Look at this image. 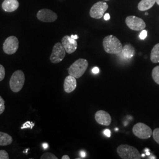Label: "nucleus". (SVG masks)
<instances>
[{
	"label": "nucleus",
	"instance_id": "obj_1",
	"mask_svg": "<svg viewBox=\"0 0 159 159\" xmlns=\"http://www.w3.org/2000/svg\"><path fill=\"white\" fill-rule=\"evenodd\" d=\"M102 46L104 51L111 54H119L123 48L121 41L113 35L104 37L102 41Z\"/></svg>",
	"mask_w": 159,
	"mask_h": 159
},
{
	"label": "nucleus",
	"instance_id": "obj_2",
	"mask_svg": "<svg viewBox=\"0 0 159 159\" xmlns=\"http://www.w3.org/2000/svg\"><path fill=\"white\" fill-rule=\"evenodd\" d=\"M89 66V62L84 58H79L73 63L68 68V74L79 79L84 74Z\"/></svg>",
	"mask_w": 159,
	"mask_h": 159
},
{
	"label": "nucleus",
	"instance_id": "obj_3",
	"mask_svg": "<svg viewBox=\"0 0 159 159\" xmlns=\"http://www.w3.org/2000/svg\"><path fill=\"white\" fill-rule=\"evenodd\" d=\"M117 152L123 159H140L142 155L136 148L127 144H121L117 148Z\"/></svg>",
	"mask_w": 159,
	"mask_h": 159
},
{
	"label": "nucleus",
	"instance_id": "obj_4",
	"mask_svg": "<svg viewBox=\"0 0 159 159\" xmlns=\"http://www.w3.org/2000/svg\"><path fill=\"white\" fill-rule=\"evenodd\" d=\"M25 74L21 70H17L12 74L10 80V87L12 91L18 93L23 89L25 83Z\"/></svg>",
	"mask_w": 159,
	"mask_h": 159
},
{
	"label": "nucleus",
	"instance_id": "obj_5",
	"mask_svg": "<svg viewBox=\"0 0 159 159\" xmlns=\"http://www.w3.org/2000/svg\"><path fill=\"white\" fill-rule=\"evenodd\" d=\"M133 133L140 139H148L152 136L153 132L152 129L143 123H138L133 127Z\"/></svg>",
	"mask_w": 159,
	"mask_h": 159
},
{
	"label": "nucleus",
	"instance_id": "obj_6",
	"mask_svg": "<svg viewBox=\"0 0 159 159\" xmlns=\"http://www.w3.org/2000/svg\"><path fill=\"white\" fill-rule=\"evenodd\" d=\"M66 51L61 43H57L52 48L50 60L52 63L57 64L62 61L66 57Z\"/></svg>",
	"mask_w": 159,
	"mask_h": 159
},
{
	"label": "nucleus",
	"instance_id": "obj_7",
	"mask_svg": "<svg viewBox=\"0 0 159 159\" xmlns=\"http://www.w3.org/2000/svg\"><path fill=\"white\" fill-rule=\"evenodd\" d=\"M19 47V41L16 36H10L3 44V51L8 55L14 54L17 52Z\"/></svg>",
	"mask_w": 159,
	"mask_h": 159
},
{
	"label": "nucleus",
	"instance_id": "obj_8",
	"mask_svg": "<svg viewBox=\"0 0 159 159\" xmlns=\"http://www.w3.org/2000/svg\"><path fill=\"white\" fill-rule=\"evenodd\" d=\"M108 8V4L106 2L103 1L97 2L92 6L90 9V17L95 19L102 18Z\"/></svg>",
	"mask_w": 159,
	"mask_h": 159
},
{
	"label": "nucleus",
	"instance_id": "obj_9",
	"mask_svg": "<svg viewBox=\"0 0 159 159\" xmlns=\"http://www.w3.org/2000/svg\"><path fill=\"white\" fill-rule=\"evenodd\" d=\"M125 24L129 29L134 31H141L146 28V23L139 17L130 16L125 18Z\"/></svg>",
	"mask_w": 159,
	"mask_h": 159
},
{
	"label": "nucleus",
	"instance_id": "obj_10",
	"mask_svg": "<svg viewBox=\"0 0 159 159\" xmlns=\"http://www.w3.org/2000/svg\"><path fill=\"white\" fill-rule=\"evenodd\" d=\"M37 18L43 22L52 23L56 21L57 15L56 12L49 9H41L37 14Z\"/></svg>",
	"mask_w": 159,
	"mask_h": 159
},
{
	"label": "nucleus",
	"instance_id": "obj_11",
	"mask_svg": "<svg viewBox=\"0 0 159 159\" xmlns=\"http://www.w3.org/2000/svg\"><path fill=\"white\" fill-rule=\"evenodd\" d=\"M61 44L68 54H72L77 48V42L69 35H65L61 40Z\"/></svg>",
	"mask_w": 159,
	"mask_h": 159
},
{
	"label": "nucleus",
	"instance_id": "obj_12",
	"mask_svg": "<svg viewBox=\"0 0 159 159\" xmlns=\"http://www.w3.org/2000/svg\"><path fill=\"white\" fill-rule=\"evenodd\" d=\"M94 118L97 123L103 125H109L111 123V117L110 115L104 110H99L97 111Z\"/></svg>",
	"mask_w": 159,
	"mask_h": 159
},
{
	"label": "nucleus",
	"instance_id": "obj_13",
	"mask_svg": "<svg viewBox=\"0 0 159 159\" xmlns=\"http://www.w3.org/2000/svg\"><path fill=\"white\" fill-rule=\"evenodd\" d=\"M77 79L69 75L66 77L64 82V90L66 93H70L74 91L77 87Z\"/></svg>",
	"mask_w": 159,
	"mask_h": 159
},
{
	"label": "nucleus",
	"instance_id": "obj_14",
	"mask_svg": "<svg viewBox=\"0 0 159 159\" xmlns=\"http://www.w3.org/2000/svg\"><path fill=\"white\" fill-rule=\"evenodd\" d=\"M18 7L19 2L17 0H4L2 4V8L8 12L15 11Z\"/></svg>",
	"mask_w": 159,
	"mask_h": 159
},
{
	"label": "nucleus",
	"instance_id": "obj_15",
	"mask_svg": "<svg viewBox=\"0 0 159 159\" xmlns=\"http://www.w3.org/2000/svg\"><path fill=\"white\" fill-rule=\"evenodd\" d=\"M119 54L120 57L125 60H129L134 57L135 54V50L131 44H126L123 47L122 51Z\"/></svg>",
	"mask_w": 159,
	"mask_h": 159
},
{
	"label": "nucleus",
	"instance_id": "obj_16",
	"mask_svg": "<svg viewBox=\"0 0 159 159\" xmlns=\"http://www.w3.org/2000/svg\"><path fill=\"white\" fill-rule=\"evenodd\" d=\"M156 2V0H141L138 4V9L141 11H144L150 9Z\"/></svg>",
	"mask_w": 159,
	"mask_h": 159
},
{
	"label": "nucleus",
	"instance_id": "obj_17",
	"mask_svg": "<svg viewBox=\"0 0 159 159\" xmlns=\"http://www.w3.org/2000/svg\"><path fill=\"white\" fill-rule=\"evenodd\" d=\"M13 141L12 137L8 134L0 131V146H7L11 144Z\"/></svg>",
	"mask_w": 159,
	"mask_h": 159
},
{
	"label": "nucleus",
	"instance_id": "obj_18",
	"mask_svg": "<svg viewBox=\"0 0 159 159\" xmlns=\"http://www.w3.org/2000/svg\"><path fill=\"white\" fill-rule=\"evenodd\" d=\"M150 60L153 63H159V43L154 46L150 54Z\"/></svg>",
	"mask_w": 159,
	"mask_h": 159
},
{
	"label": "nucleus",
	"instance_id": "obj_19",
	"mask_svg": "<svg viewBox=\"0 0 159 159\" xmlns=\"http://www.w3.org/2000/svg\"><path fill=\"white\" fill-rule=\"evenodd\" d=\"M152 75L154 82L159 85V66L155 67L153 69Z\"/></svg>",
	"mask_w": 159,
	"mask_h": 159
},
{
	"label": "nucleus",
	"instance_id": "obj_20",
	"mask_svg": "<svg viewBox=\"0 0 159 159\" xmlns=\"http://www.w3.org/2000/svg\"><path fill=\"white\" fill-rule=\"evenodd\" d=\"M41 159H57L58 157H56V156H55L54 154L49 153V152H47L43 154L41 157Z\"/></svg>",
	"mask_w": 159,
	"mask_h": 159
},
{
	"label": "nucleus",
	"instance_id": "obj_21",
	"mask_svg": "<svg viewBox=\"0 0 159 159\" xmlns=\"http://www.w3.org/2000/svg\"><path fill=\"white\" fill-rule=\"evenodd\" d=\"M152 135L153 137L154 141L159 144V128L155 129L154 130Z\"/></svg>",
	"mask_w": 159,
	"mask_h": 159
},
{
	"label": "nucleus",
	"instance_id": "obj_22",
	"mask_svg": "<svg viewBox=\"0 0 159 159\" xmlns=\"http://www.w3.org/2000/svg\"><path fill=\"white\" fill-rule=\"evenodd\" d=\"M5 108V101L2 97L0 96V114H2L4 113Z\"/></svg>",
	"mask_w": 159,
	"mask_h": 159
},
{
	"label": "nucleus",
	"instance_id": "obj_23",
	"mask_svg": "<svg viewBox=\"0 0 159 159\" xmlns=\"http://www.w3.org/2000/svg\"><path fill=\"white\" fill-rule=\"evenodd\" d=\"M6 75V70L4 66L1 64H0V81H2L4 79Z\"/></svg>",
	"mask_w": 159,
	"mask_h": 159
},
{
	"label": "nucleus",
	"instance_id": "obj_24",
	"mask_svg": "<svg viewBox=\"0 0 159 159\" xmlns=\"http://www.w3.org/2000/svg\"><path fill=\"white\" fill-rule=\"evenodd\" d=\"M8 153L4 150H0V159H9Z\"/></svg>",
	"mask_w": 159,
	"mask_h": 159
},
{
	"label": "nucleus",
	"instance_id": "obj_25",
	"mask_svg": "<svg viewBox=\"0 0 159 159\" xmlns=\"http://www.w3.org/2000/svg\"><path fill=\"white\" fill-rule=\"evenodd\" d=\"M148 36V31L145 30H143L139 34V38L141 40H144Z\"/></svg>",
	"mask_w": 159,
	"mask_h": 159
},
{
	"label": "nucleus",
	"instance_id": "obj_26",
	"mask_svg": "<svg viewBox=\"0 0 159 159\" xmlns=\"http://www.w3.org/2000/svg\"><path fill=\"white\" fill-rule=\"evenodd\" d=\"M34 124L33 123H32L31 122H30V121H27V122H26L25 123H24V125H23V127H21V129H26V128H33V127L34 126Z\"/></svg>",
	"mask_w": 159,
	"mask_h": 159
},
{
	"label": "nucleus",
	"instance_id": "obj_27",
	"mask_svg": "<svg viewBox=\"0 0 159 159\" xmlns=\"http://www.w3.org/2000/svg\"><path fill=\"white\" fill-rule=\"evenodd\" d=\"M104 134L106 136H107V137H110L111 136V131L108 129H106L104 131Z\"/></svg>",
	"mask_w": 159,
	"mask_h": 159
},
{
	"label": "nucleus",
	"instance_id": "obj_28",
	"mask_svg": "<svg viewBox=\"0 0 159 159\" xmlns=\"http://www.w3.org/2000/svg\"><path fill=\"white\" fill-rule=\"evenodd\" d=\"M99 71H100V69L97 67H95L92 69V72L94 74H98L99 73Z\"/></svg>",
	"mask_w": 159,
	"mask_h": 159
},
{
	"label": "nucleus",
	"instance_id": "obj_29",
	"mask_svg": "<svg viewBox=\"0 0 159 159\" xmlns=\"http://www.w3.org/2000/svg\"><path fill=\"white\" fill-rule=\"evenodd\" d=\"M104 19L106 21L109 20L110 19V14H109L108 13L106 14L104 16Z\"/></svg>",
	"mask_w": 159,
	"mask_h": 159
},
{
	"label": "nucleus",
	"instance_id": "obj_30",
	"mask_svg": "<svg viewBox=\"0 0 159 159\" xmlns=\"http://www.w3.org/2000/svg\"><path fill=\"white\" fill-rule=\"evenodd\" d=\"M80 154H81V156L83 158H84L85 156H86V153H85V152H83V151L81 152Z\"/></svg>",
	"mask_w": 159,
	"mask_h": 159
},
{
	"label": "nucleus",
	"instance_id": "obj_31",
	"mask_svg": "<svg viewBox=\"0 0 159 159\" xmlns=\"http://www.w3.org/2000/svg\"><path fill=\"white\" fill-rule=\"evenodd\" d=\"M70 37H71L72 39H74V40H77V39H79V37H78V35H71Z\"/></svg>",
	"mask_w": 159,
	"mask_h": 159
},
{
	"label": "nucleus",
	"instance_id": "obj_32",
	"mask_svg": "<svg viewBox=\"0 0 159 159\" xmlns=\"http://www.w3.org/2000/svg\"><path fill=\"white\" fill-rule=\"evenodd\" d=\"M145 152H146V154L148 156H150V150L148 148H146L145 149Z\"/></svg>",
	"mask_w": 159,
	"mask_h": 159
},
{
	"label": "nucleus",
	"instance_id": "obj_33",
	"mask_svg": "<svg viewBox=\"0 0 159 159\" xmlns=\"http://www.w3.org/2000/svg\"><path fill=\"white\" fill-rule=\"evenodd\" d=\"M62 159H70V157L68 156V155H64L63 156V157H61Z\"/></svg>",
	"mask_w": 159,
	"mask_h": 159
},
{
	"label": "nucleus",
	"instance_id": "obj_34",
	"mask_svg": "<svg viewBox=\"0 0 159 159\" xmlns=\"http://www.w3.org/2000/svg\"><path fill=\"white\" fill-rule=\"evenodd\" d=\"M43 148H48V144H47V143H44L43 144Z\"/></svg>",
	"mask_w": 159,
	"mask_h": 159
},
{
	"label": "nucleus",
	"instance_id": "obj_35",
	"mask_svg": "<svg viewBox=\"0 0 159 159\" xmlns=\"http://www.w3.org/2000/svg\"><path fill=\"white\" fill-rule=\"evenodd\" d=\"M149 159H156V157H155L154 156H152V157H149Z\"/></svg>",
	"mask_w": 159,
	"mask_h": 159
},
{
	"label": "nucleus",
	"instance_id": "obj_36",
	"mask_svg": "<svg viewBox=\"0 0 159 159\" xmlns=\"http://www.w3.org/2000/svg\"><path fill=\"white\" fill-rule=\"evenodd\" d=\"M156 2H157V5H159V0H156Z\"/></svg>",
	"mask_w": 159,
	"mask_h": 159
},
{
	"label": "nucleus",
	"instance_id": "obj_37",
	"mask_svg": "<svg viewBox=\"0 0 159 159\" xmlns=\"http://www.w3.org/2000/svg\"><path fill=\"white\" fill-rule=\"evenodd\" d=\"M144 156H145V154H142V157H144Z\"/></svg>",
	"mask_w": 159,
	"mask_h": 159
},
{
	"label": "nucleus",
	"instance_id": "obj_38",
	"mask_svg": "<svg viewBox=\"0 0 159 159\" xmlns=\"http://www.w3.org/2000/svg\"><path fill=\"white\" fill-rule=\"evenodd\" d=\"M105 1H109V0H105Z\"/></svg>",
	"mask_w": 159,
	"mask_h": 159
}]
</instances>
